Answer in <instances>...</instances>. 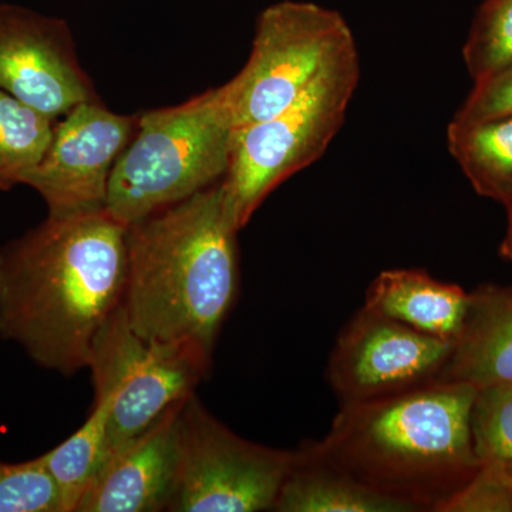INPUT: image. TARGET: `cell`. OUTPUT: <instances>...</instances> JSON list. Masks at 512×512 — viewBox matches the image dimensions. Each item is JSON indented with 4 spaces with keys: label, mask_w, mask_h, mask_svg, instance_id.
Wrapping results in <instances>:
<instances>
[{
    "label": "cell",
    "mask_w": 512,
    "mask_h": 512,
    "mask_svg": "<svg viewBox=\"0 0 512 512\" xmlns=\"http://www.w3.org/2000/svg\"><path fill=\"white\" fill-rule=\"evenodd\" d=\"M470 292L437 281L423 269H390L367 288L365 308L433 338L456 342L466 322Z\"/></svg>",
    "instance_id": "obj_14"
},
{
    "label": "cell",
    "mask_w": 512,
    "mask_h": 512,
    "mask_svg": "<svg viewBox=\"0 0 512 512\" xmlns=\"http://www.w3.org/2000/svg\"><path fill=\"white\" fill-rule=\"evenodd\" d=\"M451 156L481 197L505 205L512 198V114L447 128Z\"/></svg>",
    "instance_id": "obj_16"
},
{
    "label": "cell",
    "mask_w": 512,
    "mask_h": 512,
    "mask_svg": "<svg viewBox=\"0 0 512 512\" xmlns=\"http://www.w3.org/2000/svg\"><path fill=\"white\" fill-rule=\"evenodd\" d=\"M359 79L355 47L320 74L288 109L234 131L221 185L239 231L276 187L322 157L343 126Z\"/></svg>",
    "instance_id": "obj_5"
},
{
    "label": "cell",
    "mask_w": 512,
    "mask_h": 512,
    "mask_svg": "<svg viewBox=\"0 0 512 512\" xmlns=\"http://www.w3.org/2000/svg\"><path fill=\"white\" fill-rule=\"evenodd\" d=\"M53 120L0 90V191L25 185L45 156Z\"/></svg>",
    "instance_id": "obj_18"
},
{
    "label": "cell",
    "mask_w": 512,
    "mask_h": 512,
    "mask_svg": "<svg viewBox=\"0 0 512 512\" xmlns=\"http://www.w3.org/2000/svg\"><path fill=\"white\" fill-rule=\"evenodd\" d=\"M348 22L312 2L282 0L256 20L247 64L231 80L235 130L288 109L340 57L355 49Z\"/></svg>",
    "instance_id": "obj_6"
},
{
    "label": "cell",
    "mask_w": 512,
    "mask_h": 512,
    "mask_svg": "<svg viewBox=\"0 0 512 512\" xmlns=\"http://www.w3.org/2000/svg\"><path fill=\"white\" fill-rule=\"evenodd\" d=\"M185 400L107 458L76 512L168 511L177 487Z\"/></svg>",
    "instance_id": "obj_12"
},
{
    "label": "cell",
    "mask_w": 512,
    "mask_h": 512,
    "mask_svg": "<svg viewBox=\"0 0 512 512\" xmlns=\"http://www.w3.org/2000/svg\"><path fill=\"white\" fill-rule=\"evenodd\" d=\"M453 343L363 306L340 332L328 377L340 403L366 402L436 382Z\"/></svg>",
    "instance_id": "obj_9"
},
{
    "label": "cell",
    "mask_w": 512,
    "mask_h": 512,
    "mask_svg": "<svg viewBox=\"0 0 512 512\" xmlns=\"http://www.w3.org/2000/svg\"><path fill=\"white\" fill-rule=\"evenodd\" d=\"M0 90L55 121L100 101L66 20L0 3Z\"/></svg>",
    "instance_id": "obj_11"
},
{
    "label": "cell",
    "mask_w": 512,
    "mask_h": 512,
    "mask_svg": "<svg viewBox=\"0 0 512 512\" xmlns=\"http://www.w3.org/2000/svg\"><path fill=\"white\" fill-rule=\"evenodd\" d=\"M138 117L116 114L100 103L79 104L53 128L45 156L26 178L49 214L106 208L114 164L136 134Z\"/></svg>",
    "instance_id": "obj_10"
},
{
    "label": "cell",
    "mask_w": 512,
    "mask_h": 512,
    "mask_svg": "<svg viewBox=\"0 0 512 512\" xmlns=\"http://www.w3.org/2000/svg\"><path fill=\"white\" fill-rule=\"evenodd\" d=\"M272 511L409 512L330 460L318 441H303L293 458Z\"/></svg>",
    "instance_id": "obj_15"
},
{
    "label": "cell",
    "mask_w": 512,
    "mask_h": 512,
    "mask_svg": "<svg viewBox=\"0 0 512 512\" xmlns=\"http://www.w3.org/2000/svg\"><path fill=\"white\" fill-rule=\"evenodd\" d=\"M293 450L238 436L192 393L180 414V466L168 511H272Z\"/></svg>",
    "instance_id": "obj_8"
},
{
    "label": "cell",
    "mask_w": 512,
    "mask_h": 512,
    "mask_svg": "<svg viewBox=\"0 0 512 512\" xmlns=\"http://www.w3.org/2000/svg\"><path fill=\"white\" fill-rule=\"evenodd\" d=\"M512 114V64L474 83L451 124L468 126Z\"/></svg>",
    "instance_id": "obj_22"
},
{
    "label": "cell",
    "mask_w": 512,
    "mask_h": 512,
    "mask_svg": "<svg viewBox=\"0 0 512 512\" xmlns=\"http://www.w3.org/2000/svg\"><path fill=\"white\" fill-rule=\"evenodd\" d=\"M238 232L221 181L127 225L131 328L212 359L239 292Z\"/></svg>",
    "instance_id": "obj_2"
},
{
    "label": "cell",
    "mask_w": 512,
    "mask_h": 512,
    "mask_svg": "<svg viewBox=\"0 0 512 512\" xmlns=\"http://www.w3.org/2000/svg\"><path fill=\"white\" fill-rule=\"evenodd\" d=\"M111 394H96L92 414L73 436L40 456L62 497L63 512H76L84 493L109 457Z\"/></svg>",
    "instance_id": "obj_17"
},
{
    "label": "cell",
    "mask_w": 512,
    "mask_h": 512,
    "mask_svg": "<svg viewBox=\"0 0 512 512\" xmlns=\"http://www.w3.org/2000/svg\"><path fill=\"white\" fill-rule=\"evenodd\" d=\"M0 512H63L59 488L40 457L0 461Z\"/></svg>",
    "instance_id": "obj_21"
},
{
    "label": "cell",
    "mask_w": 512,
    "mask_h": 512,
    "mask_svg": "<svg viewBox=\"0 0 512 512\" xmlns=\"http://www.w3.org/2000/svg\"><path fill=\"white\" fill-rule=\"evenodd\" d=\"M443 512H512V484L480 467Z\"/></svg>",
    "instance_id": "obj_23"
},
{
    "label": "cell",
    "mask_w": 512,
    "mask_h": 512,
    "mask_svg": "<svg viewBox=\"0 0 512 512\" xmlns=\"http://www.w3.org/2000/svg\"><path fill=\"white\" fill-rule=\"evenodd\" d=\"M471 384L431 382L340 406L323 453L409 512H443L480 468Z\"/></svg>",
    "instance_id": "obj_3"
},
{
    "label": "cell",
    "mask_w": 512,
    "mask_h": 512,
    "mask_svg": "<svg viewBox=\"0 0 512 512\" xmlns=\"http://www.w3.org/2000/svg\"><path fill=\"white\" fill-rule=\"evenodd\" d=\"M126 232L103 208L47 214L2 245L0 338L43 369H86L97 333L123 303Z\"/></svg>",
    "instance_id": "obj_1"
},
{
    "label": "cell",
    "mask_w": 512,
    "mask_h": 512,
    "mask_svg": "<svg viewBox=\"0 0 512 512\" xmlns=\"http://www.w3.org/2000/svg\"><path fill=\"white\" fill-rule=\"evenodd\" d=\"M232 82L138 116L110 174L106 211L130 225L224 180L234 138Z\"/></svg>",
    "instance_id": "obj_4"
},
{
    "label": "cell",
    "mask_w": 512,
    "mask_h": 512,
    "mask_svg": "<svg viewBox=\"0 0 512 512\" xmlns=\"http://www.w3.org/2000/svg\"><path fill=\"white\" fill-rule=\"evenodd\" d=\"M436 382L477 390L512 382V286L488 284L470 292L463 330Z\"/></svg>",
    "instance_id": "obj_13"
},
{
    "label": "cell",
    "mask_w": 512,
    "mask_h": 512,
    "mask_svg": "<svg viewBox=\"0 0 512 512\" xmlns=\"http://www.w3.org/2000/svg\"><path fill=\"white\" fill-rule=\"evenodd\" d=\"M211 363L197 350L141 338L121 303L97 333L87 365L96 394H111L109 457L195 393Z\"/></svg>",
    "instance_id": "obj_7"
},
{
    "label": "cell",
    "mask_w": 512,
    "mask_h": 512,
    "mask_svg": "<svg viewBox=\"0 0 512 512\" xmlns=\"http://www.w3.org/2000/svg\"><path fill=\"white\" fill-rule=\"evenodd\" d=\"M505 208H507L508 212V225L507 231H505V237L500 245V255L501 258L512 264V198L511 201L505 205Z\"/></svg>",
    "instance_id": "obj_24"
},
{
    "label": "cell",
    "mask_w": 512,
    "mask_h": 512,
    "mask_svg": "<svg viewBox=\"0 0 512 512\" xmlns=\"http://www.w3.org/2000/svg\"><path fill=\"white\" fill-rule=\"evenodd\" d=\"M468 76L480 82L512 64V0H484L463 46Z\"/></svg>",
    "instance_id": "obj_20"
},
{
    "label": "cell",
    "mask_w": 512,
    "mask_h": 512,
    "mask_svg": "<svg viewBox=\"0 0 512 512\" xmlns=\"http://www.w3.org/2000/svg\"><path fill=\"white\" fill-rule=\"evenodd\" d=\"M471 431L480 467L512 484V382L477 390Z\"/></svg>",
    "instance_id": "obj_19"
}]
</instances>
